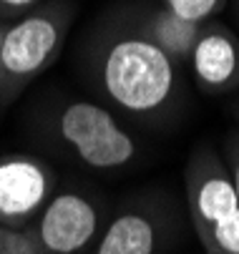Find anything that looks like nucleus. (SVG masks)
<instances>
[{
	"label": "nucleus",
	"instance_id": "nucleus-5",
	"mask_svg": "<svg viewBox=\"0 0 239 254\" xmlns=\"http://www.w3.org/2000/svg\"><path fill=\"white\" fill-rule=\"evenodd\" d=\"M186 206L164 187H146L121 199L88 254H166L186 224Z\"/></svg>",
	"mask_w": 239,
	"mask_h": 254
},
{
	"label": "nucleus",
	"instance_id": "nucleus-6",
	"mask_svg": "<svg viewBox=\"0 0 239 254\" xmlns=\"http://www.w3.org/2000/svg\"><path fill=\"white\" fill-rule=\"evenodd\" d=\"M111 209L109 199L86 181H58L30 227L46 254H88Z\"/></svg>",
	"mask_w": 239,
	"mask_h": 254
},
{
	"label": "nucleus",
	"instance_id": "nucleus-9",
	"mask_svg": "<svg viewBox=\"0 0 239 254\" xmlns=\"http://www.w3.org/2000/svg\"><path fill=\"white\" fill-rule=\"evenodd\" d=\"M123 8H126L128 18L133 20V25L139 28L161 53H166L177 65H181L186 70L191 48H194L196 35L201 30V23H191V20L179 18L177 13L164 8L159 0L156 3L131 0V3H123Z\"/></svg>",
	"mask_w": 239,
	"mask_h": 254
},
{
	"label": "nucleus",
	"instance_id": "nucleus-10",
	"mask_svg": "<svg viewBox=\"0 0 239 254\" xmlns=\"http://www.w3.org/2000/svg\"><path fill=\"white\" fill-rule=\"evenodd\" d=\"M159 3L184 20L207 23V20H214L219 13H224L232 0H159Z\"/></svg>",
	"mask_w": 239,
	"mask_h": 254
},
{
	"label": "nucleus",
	"instance_id": "nucleus-1",
	"mask_svg": "<svg viewBox=\"0 0 239 254\" xmlns=\"http://www.w3.org/2000/svg\"><path fill=\"white\" fill-rule=\"evenodd\" d=\"M76 65L91 96L128 126L166 131L184 119L189 106L184 68L133 25L123 3L86 28Z\"/></svg>",
	"mask_w": 239,
	"mask_h": 254
},
{
	"label": "nucleus",
	"instance_id": "nucleus-3",
	"mask_svg": "<svg viewBox=\"0 0 239 254\" xmlns=\"http://www.w3.org/2000/svg\"><path fill=\"white\" fill-rule=\"evenodd\" d=\"M78 15V0H46L8 23L0 43V108L13 106L60 58Z\"/></svg>",
	"mask_w": 239,
	"mask_h": 254
},
{
	"label": "nucleus",
	"instance_id": "nucleus-11",
	"mask_svg": "<svg viewBox=\"0 0 239 254\" xmlns=\"http://www.w3.org/2000/svg\"><path fill=\"white\" fill-rule=\"evenodd\" d=\"M0 254H46L33 227L0 224Z\"/></svg>",
	"mask_w": 239,
	"mask_h": 254
},
{
	"label": "nucleus",
	"instance_id": "nucleus-2",
	"mask_svg": "<svg viewBox=\"0 0 239 254\" xmlns=\"http://www.w3.org/2000/svg\"><path fill=\"white\" fill-rule=\"evenodd\" d=\"M23 128L43 154L88 174H126L146 154L136 131L93 96L48 91L30 101Z\"/></svg>",
	"mask_w": 239,
	"mask_h": 254
},
{
	"label": "nucleus",
	"instance_id": "nucleus-12",
	"mask_svg": "<svg viewBox=\"0 0 239 254\" xmlns=\"http://www.w3.org/2000/svg\"><path fill=\"white\" fill-rule=\"evenodd\" d=\"M219 154H222V161L227 166L229 181H232V187L237 191V199H239V126L224 136Z\"/></svg>",
	"mask_w": 239,
	"mask_h": 254
},
{
	"label": "nucleus",
	"instance_id": "nucleus-16",
	"mask_svg": "<svg viewBox=\"0 0 239 254\" xmlns=\"http://www.w3.org/2000/svg\"><path fill=\"white\" fill-rule=\"evenodd\" d=\"M232 5H234V15H237V20H239V0H232Z\"/></svg>",
	"mask_w": 239,
	"mask_h": 254
},
{
	"label": "nucleus",
	"instance_id": "nucleus-8",
	"mask_svg": "<svg viewBox=\"0 0 239 254\" xmlns=\"http://www.w3.org/2000/svg\"><path fill=\"white\" fill-rule=\"evenodd\" d=\"M186 70L204 96L239 93V35L217 18L201 23Z\"/></svg>",
	"mask_w": 239,
	"mask_h": 254
},
{
	"label": "nucleus",
	"instance_id": "nucleus-7",
	"mask_svg": "<svg viewBox=\"0 0 239 254\" xmlns=\"http://www.w3.org/2000/svg\"><path fill=\"white\" fill-rule=\"evenodd\" d=\"M58 169L43 154L0 156V224L30 227L58 187Z\"/></svg>",
	"mask_w": 239,
	"mask_h": 254
},
{
	"label": "nucleus",
	"instance_id": "nucleus-13",
	"mask_svg": "<svg viewBox=\"0 0 239 254\" xmlns=\"http://www.w3.org/2000/svg\"><path fill=\"white\" fill-rule=\"evenodd\" d=\"M41 3H46V0H0V20L13 23L25 13H30L33 8H38Z\"/></svg>",
	"mask_w": 239,
	"mask_h": 254
},
{
	"label": "nucleus",
	"instance_id": "nucleus-15",
	"mask_svg": "<svg viewBox=\"0 0 239 254\" xmlns=\"http://www.w3.org/2000/svg\"><path fill=\"white\" fill-rule=\"evenodd\" d=\"M5 28H8V23H3V20H0V43H3V35H5Z\"/></svg>",
	"mask_w": 239,
	"mask_h": 254
},
{
	"label": "nucleus",
	"instance_id": "nucleus-14",
	"mask_svg": "<svg viewBox=\"0 0 239 254\" xmlns=\"http://www.w3.org/2000/svg\"><path fill=\"white\" fill-rule=\"evenodd\" d=\"M232 116H234V119L239 121V96H237V98L232 101Z\"/></svg>",
	"mask_w": 239,
	"mask_h": 254
},
{
	"label": "nucleus",
	"instance_id": "nucleus-4",
	"mask_svg": "<svg viewBox=\"0 0 239 254\" xmlns=\"http://www.w3.org/2000/svg\"><path fill=\"white\" fill-rule=\"evenodd\" d=\"M184 201L204 254H239V199L212 141L196 143L184 164Z\"/></svg>",
	"mask_w": 239,
	"mask_h": 254
}]
</instances>
